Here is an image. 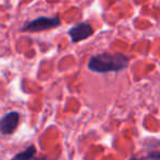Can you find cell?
Wrapping results in <instances>:
<instances>
[{"mask_svg":"<svg viewBox=\"0 0 160 160\" xmlns=\"http://www.w3.org/2000/svg\"><path fill=\"white\" fill-rule=\"evenodd\" d=\"M129 58L122 53H101L90 57L88 68L92 72H120L126 69Z\"/></svg>","mask_w":160,"mask_h":160,"instance_id":"cell-1","label":"cell"},{"mask_svg":"<svg viewBox=\"0 0 160 160\" xmlns=\"http://www.w3.org/2000/svg\"><path fill=\"white\" fill-rule=\"evenodd\" d=\"M62 21L58 17H38L31 21H28L21 28V32H30V33H35V32H42L46 30L55 29L60 27Z\"/></svg>","mask_w":160,"mask_h":160,"instance_id":"cell-2","label":"cell"},{"mask_svg":"<svg viewBox=\"0 0 160 160\" xmlns=\"http://www.w3.org/2000/svg\"><path fill=\"white\" fill-rule=\"evenodd\" d=\"M68 35L72 43H78L81 41H85L93 35L94 30L89 22H80L69 28Z\"/></svg>","mask_w":160,"mask_h":160,"instance_id":"cell-3","label":"cell"},{"mask_svg":"<svg viewBox=\"0 0 160 160\" xmlns=\"http://www.w3.org/2000/svg\"><path fill=\"white\" fill-rule=\"evenodd\" d=\"M20 122V113L11 111L0 118V133L2 135H11L16 132Z\"/></svg>","mask_w":160,"mask_h":160,"instance_id":"cell-4","label":"cell"},{"mask_svg":"<svg viewBox=\"0 0 160 160\" xmlns=\"http://www.w3.org/2000/svg\"><path fill=\"white\" fill-rule=\"evenodd\" d=\"M36 155V148L34 145H30L21 152L14 155L10 160H32Z\"/></svg>","mask_w":160,"mask_h":160,"instance_id":"cell-5","label":"cell"},{"mask_svg":"<svg viewBox=\"0 0 160 160\" xmlns=\"http://www.w3.org/2000/svg\"><path fill=\"white\" fill-rule=\"evenodd\" d=\"M129 160H160V152L158 150L151 151L148 152L146 156L142 158H136V157H132Z\"/></svg>","mask_w":160,"mask_h":160,"instance_id":"cell-6","label":"cell"},{"mask_svg":"<svg viewBox=\"0 0 160 160\" xmlns=\"http://www.w3.org/2000/svg\"><path fill=\"white\" fill-rule=\"evenodd\" d=\"M32 160H47V158H45V157H40V158H33Z\"/></svg>","mask_w":160,"mask_h":160,"instance_id":"cell-7","label":"cell"}]
</instances>
